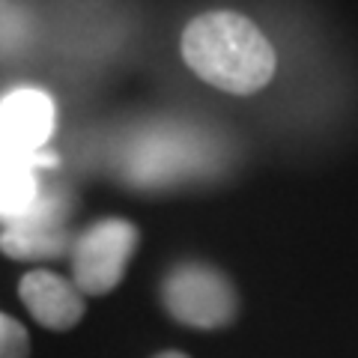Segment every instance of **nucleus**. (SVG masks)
<instances>
[{
	"label": "nucleus",
	"mask_w": 358,
	"mask_h": 358,
	"mask_svg": "<svg viewBox=\"0 0 358 358\" xmlns=\"http://www.w3.org/2000/svg\"><path fill=\"white\" fill-rule=\"evenodd\" d=\"M182 57L206 84L236 96L263 90L275 75V48L251 18L239 13H203L182 33Z\"/></svg>",
	"instance_id": "1"
},
{
	"label": "nucleus",
	"mask_w": 358,
	"mask_h": 358,
	"mask_svg": "<svg viewBox=\"0 0 358 358\" xmlns=\"http://www.w3.org/2000/svg\"><path fill=\"white\" fill-rule=\"evenodd\" d=\"M33 162L36 159L0 152V215L24 218L36 206L39 188L33 176Z\"/></svg>",
	"instance_id": "7"
},
{
	"label": "nucleus",
	"mask_w": 358,
	"mask_h": 358,
	"mask_svg": "<svg viewBox=\"0 0 358 358\" xmlns=\"http://www.w3.org/2000/svg\"><path fill=\"white\" fill-rule=\"evenodd\" d=\"M152 358H188V355H185V352H176V350H164V352L152 355Z\"/></svg>",
	"instance_id": "9"
},
{
	"label": "nucleus",
	"mask_w": 358,
	"mask_h": 358,
	"mask_svg": "<svg viewBox=\"0 0 358 358\" xmlns=\"http://www.w3.org/2000/svg\"><path fill=\"white\" fill-rule=\"evenodd\" d=\"M138 227L122 218H105L78 236L72 248V284L84 296H105L120 287L138 248Z\"/></svg>",
	"instance_id": "3"
},
{
	"label": "nucleus",
	"mask_w": 358,
	"mask_h": 358,
	"mask_svg": "<svg viewBox=\"0 0 358 358\" xmlns=\"http://www.w3.org/2000/svg\"><path fill=\"white\" fill-rule=\"evenodd\" d=\"M162 301L176 322L192 329H224L239 313L233 284L206 263H179L164 278Z\"/></svg>",
	"instance_id": "2"
},
{
	"label": "nucleus",
	"mask_w": 358,
	"mask_h": 358,
	"mask_svg": "<svg viewBox=\"0 0 358 358\" xmlns=\"http://www.w3.org/2000/svg\"><path fill=\"white\" fill-rule=\"evenodd\" d=\"M54 131V102L42 90H15L0 102V152L36 159Z\"/></svg>",
	"instance_id": "4"
},
{
	"label": "nucleus",
	"mask_w": 358,
	"mask_h": 358,
	"mask_svg": "<svg viewBox=\"0 0 358 358\" xmlns=\"http://www.w3.org/2000/svg\"><path fill=\"white\" fill-rule=\"evenodd\" d=\"M69 248V236L45 218H21L0 236V251L13 260H45Z\"/></svg>",
	"instance_id": "6"
},
{
	"label": "nucleus",
	"mask_w": 358,
	"mask_h": 358,
	"mask_svg": "<svg viewBox=\"0 0 358 358\" xmlns=\"http://www.w3.org/2000/svg\"><path fill=\"white\" fill-rule=\"evenodd\" d=\"M0 358H30L27 329L3 310H0Z\"/></svg>",
	"instance_id": "8"
},
{
	"label": "nucleus",
	"mask_w": 358,
	"mask_h": 358,
	"mask_svg": "<svg viewBox=\"0 0 358 358\" xmlns=\"http://www.w3.org/2000/svg\"><path fill=\"white\" fill-rule=\"evenodd\" d=\"M18 296L27 305L30 317L51 331L75 329L87 310L81 289L60 275L45 272V268H36V272H27L21 278Z\"/></svg>",
	"instance_id": "5"
}]
</instances>
